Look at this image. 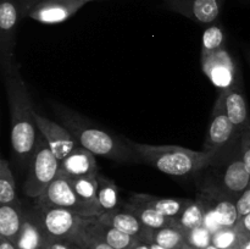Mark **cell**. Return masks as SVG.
Segmentation results:
<instances>
[{"mask_svg":"<svg viewBox=\"0 0 250 249\" xmlns=\"http://www.w3.org/2000/svg\"><path fill=\"white\" fill-rule=\"evenodd\" d=\"M2 78L11 119L12 149L20 160L29 161L38 145L41 132L34 120L36 111L26 83L22 78L19 63L7 72L2 73Z\"/></svg>","mask_w":250,"mask_h":249,"instance_id":"cell-1","label":"cell"},{"mask_svg":"<svg viewBox=\"0 0 250 249\" xmlns=\"http://www.w3.org/2000/svg\"><path fill=\"white\" fill-rule=\"evenodd\" d=\"M53 109L59 122L71 132L78 145L92 151L95 156H103L122 164L142 163L129 139L124 141L61 104H54Z\"/></svg>","mask_w":250,"mask_h":249,"instance_id":"cell-2","label":"cell"},{"mask_svg":"<svg viewBox=\"0 0 250 249\" xmlns=\"http://www.w3.org/2000/svg\"><path fill=\"white\" fill-rule=\"evenodd\" d=\"M194 176L199 192L217 193L237 200L250 186V176L241 155V141L214 154L211 163Z\"/></svg>","mask_w":250,"mask_h":249,"instance_id":"cell-3","label":"cell"},{"mask_svg":"<svg viewBox=\"0 0 250 249\" xmlns=\"http://www.w3.org/2000/svg\"><path fill=\"white\" fill-rule=\"evenodd\" d=\"M142 163L170 176L195 175L211 163L214 154L178 145H154L129 139Z\"/></svg>","mask_w":250,"mask_h":249,"instance_id":"cell-4","label":"cell"},{"mask_svg":"<svg viewBox=\"0 0 250 249\" xmlns=\"http://www.w3.org/2000/svg\"><path fill=\"white\" fill-rule=\"evenodd\" d=\"M60 160L54 155L48 143L41 134L38 145L29 160V168L23 183V192L27 197L37 199L41 197L51 182L58 177Z\"/></svg>","mask_w":250,"mask_h":249,"instance_id":"cell-5","label":"cell"},{"mask_svg":"<svg viewBox=\"0 0 250 249\" xmlns=\"http://www.w3.org/2000/svg\"><path fill=\"white\" fill-rule=\"evenodd\" d=\"M34 203L45 207L67 209L82 217H98L103 214L99 207L90 204L78 197L67 178L60 173L49 185L45 192L34 199Z\"/></svg>","mask_w":250,"mask_h":249,"instance_id":"cell-6","label":"cell"},{"mask_svg":"<svg viewBox=\"0 0 250 249\" xmlns=\"http://www.w3.org/2000/svg\"><path fill=\"white\" fill-rule=\"evenodd\" d=\"M242 133L231 122L225 110L224 95L220 93L211 112L209 129L203 144V151L216 154L241 141Z\"/></svg>","mask_w":250,"mask_h":249,"instance_id":"cell-7","label":"cell"},{"mask_svg":"<svg viewBox=\"0 0 250 249\" xmlns=\"http://www.w3.org/2000/svg\"><path fill=\"white\" fill-rule=\"evenodd\" d=\"M32 207L36 210L49 238L71 239L80 231L87 219L62 208L45 207L34 202Z\"/></svg>","mask_w":250,"mask_h":249,"instance_id":"cell-8","label":"cell"},{"mask_svg":"<svg viewBox=\"0 0 250 249\" xmlns=\"http://www.w3.org/2000/svg\"><path fill=\"white\" fill-rule=\"evenodd\" d=\"M21 19V9L16 0H0V68L2 73L17 63L14 50L17 24Z\"/></svg>","mask_w":250,"mask_h":249,"instance_id":"cell-9","label":"cell"},{"mask_svg":"<svg viewBox=\"0 0 250 249\" xmlns=\"http://www.w3.org/2000/svg\"><path fill=\"white\" fill-rule=\"evenodd\" d=\"M200 61H202L203 72L208 76L219 92H224L243 82L241 70L226 48L215 53L202 55Z\"/></svg>","mask_w":250,"mask_h":249,"instance_id":"cell-10","label":"cell"},{"mask_svg":"<svg viewBox=\"0 0 250 249\" xmlns=\"http://www.w3.org/2000/svg\"><path fill=\"white\" fill-rule=\"evenodd\" d=\"M165 7L192 21L211 24L217 21L226 0H163Z\"/></svg>","mask_w":250,"mask_h":249,"instance_id":"cell-11","label":"cell"},{"mask_svg":"<svg viewBox=\"0 0 250 249\" xmlns=\"http://www.w3.org/2000/svg\"><path fill=\"white\" fill-rule=\"evenodd\" d=\"M88 2L87 0H42L27 12L26 17L44 24L62 23Z\"/></svg>","mask_w":250,"mask_h":249,"instance_id":"cell-12","label":"cell"},{"mask_svg":"<svg viewBox=\"0 0 250 249\" xmlns=\"http://www.w3.org/2000/svg\"><path fill=\"white\" fill-rule=\"evenodd\" d=\"M34 120L49 148L60 161L63 160L78 145L71 132L60 122L51 121L50 119L37 112L34 114Z\"/></svg>","mask_w":250,"mask_h":249,"instance_id":"cell-13","label":"cell"},{"mask_svg":"<svg viewBox=\"0 0 250 249\" xmlns=\"http://www.w3.org/2000/svg\"><path fill=\"white\" fill-rule=\"evenodd\" d=\"M100 221L109 224L111 226L116 227L120 231L134 237L141 242H153V229L148 228L146 225L141 222V220L132 212L127 211L124 208H119L112 211L104 212L100 216H98Z\"/></svg>","mask_w":250,"mask_h":249,"instance_id":"cell-14","label":"cell"},{"mask_svg":"<svg viewBox=\"0 0 250 249\" xmlns=\"http://www.w3.org/2000/svg\"><path fill=\"white\" fill-rule=\"evenodd\" d=\"M224 103L227 116L242 134L250 131V112L247 102L243 82L224 90Z\"/></svg>","mask_w":250,"mask_h":249,"instance_id":"cell-15","label":"cell"},{"mask_svg":"<svg viewBox=\"0 0 250 249\" xmlns=\"http://www.w3.org/2000/svg\"><path fill=\"white\" fill-rule=\"evenodd\" d=\"M59 173L65 177L97 176L99 173L95 155L83 146L77 145L63 160L60 161Z\"/></svg>","mask_w":250,"mask_h":249,"instance_id":"cell-16","label":"cell"},{"mask_svg":"<svg viewBox=\"0 0 250 249\" xmlns=\"http://www.w3.org/2000/svg\"><path fill=\"white\" fill-rule=\"evenodd\" d=\"M192 200L188 198H163L148 193H132L127 202L151 208L165 216L177 219Z\"/></svg>","mask_w":250,"mask_h":249,"instance_id":"cell-17","label":"cell"},{"mask_svg":"<svg viewBox=\"0 0 250 249\" xmlns=\"http://www.w3.org/2000/svg\"><path fill=\"white\" fill-rule=\"evenodd\" d=\"M48 239L36 210L31 207L26 210L23 225L15 244L19 249H44Z\"/></svg>","mask_w":250,"mask_h":249,"instance_id":"cell-18","label":"cell"},{"mask_svg":"<svg viewBox=\"0 0 250 249\" xmlns=\"http://www.w3.org/2000/svg\"><path fill=\"white\" fill-rule=\"evenodd\" d=\"M198 199L215 212L222 227L237 226L239 215L236 208V200L212 192H199Z\"/></svg>","mask_w":250,"mask_h":249,"instance_id":"cell-19","label":"cell"},{"mask_svg":"<svg viewBox=\"0 0 250 249\" xmlns=\"http://www.w3.org/2000/svg\"><path fill=\"white\" fill-rule=\"evenodd\" d=\"M26 210L19 204H0V237L15 242L21 232Z\"/></svg>","mask_w":250,"mask_h":249,"instance_id":"cell-20","label":"cell"},{"mask_svg":"<svg viewBox=\"0 0 250 249\" xmlns=\"http://www.w3.org/2000/svg\"><path fill=\"white\" fill-rule=\"evenodd\" d=\"M121 207L124 208V209H126L127 211L136 215V216L141 220L142 224L146 225L148 228L153 229V231L165 228V227L168 226H173V225H177L176 219H171V217L165 216V215L160 214V212H158L156 210L148 207H144V205L124 202Z\"/></svg>","mask_w":250,"mask_h":249,"instance_id":"cell-21","label":"cell"},{"mask_svg":"<svg viewBox=\"0 0 250 249\" xmlns=\"http://www.w3.org/2000/svg\"><path fill=\"white\" fill-rule=\"evenodd\" d=\"M92 226L95 233L115 249H131L138 242L134 237L120 231L111 225L100 221L98 217H93Z\"/></svg>","mask_w":250,"mask_h":249,"instance_id":"cell-22","label":"cell"},{"mask_svg":"<svg viewBox=\"0 0 250 249\" xmlns=\"http://www.w3.org/2000/svg\"><path fill=\"white\" fill-rule=\"evenodd\" d=\"M97 198L103 214L121 208L124 202L120 198V190L117 188L116 183L100 172L97 175Z\"/></svg>","mask_w":250,"mask_h":249,"instance_id":"cell-23","label":"cell"},{"mask_svg":"<svg viewBox=\"0 0 250 249\" xmlns=\"http://www.w3.org/2000/svg\"><path fill=\"white\" fill-rule=\"evenodd\" d=\"M153 242L166 249H194L188 243L186 231L178 225L154 231Z\"/></svg>","mask_w":250,"mask_h":249,"instance_id":"cell-24","label":"cell"},{"mask_svg":"<svg viewBox=\"0 0 250 249\" xmlns=\"http://www.w3.org/2000/svg\"><path fill=\"white\" fill-rule=\"evenodd\" d=\"M92 221L93 217H87L80 231L68 241L73 242L78 249H115L95 233Z\"/></svg>","mask_w":250,"mask_h":249,"instance_id":"cell-25","label":"cell"},{"mask_svg":"<svg viewBox=\"0 0 250 249\" xmlns=\"http://www.w3.org/2000/svg\"><path fill=\"white\" fill-rule=\"evenodd\" d=\"M16 182L6 159L0 160V204H19Z\"/></svg>","mask_w":250,"mask_h":249,"instance_id":"cell-26","label":"cell"},{"mask_svg":"<svg viewBox=\"0 0 250 249\" xmlns=\"http://www.w3.org/2000/svg\"><path fill=\"white\" fill-rule=\"evenodd\" d=\"M205 208L199 199H193L189 204L186 207L182 214L176 219L177 225L186 232L190 229L198 228L204 226Z\"/></svg>","mask_w":250,"mask_h":249,"instance_id":"cell-27","label":"cell"},{"mask_svg":"<svg viewBox=\"0 0 250 249\" xmlns=\"http://www.w3.org/2000/svg\"><path fill=\"white\" fill-rule=\"evenodd\" d=\"M66 178L68 180L70 185L72 186L73 190L77 193L78 197L82 198V199L85 200V202L90 203V204L99 207V203H98V198H97V190H98L97 176H83V177H73V178L66 177Z\"/></svg>","mask_w":250,"mask_h":249,"instance_id":"cell-28","label":"cell"},{"mask_svg":"<svg viewBox=\"0 0 250 249\" xmlns=\"http://www.w3.org/2000/svg\"><path fill=\"white\" fill-rule=\"evenodd\" d=\"M226 33L220 23H211L203 33L202 38V55L215 53L225 48Z\"/></svg>","mask_w":250,"mask_h":249,"instance_id":"cell-29","label":"cell"},{"mask_svg":"<svg viewBox=\"0 0 250 249\" xmlns=\"http://www.w3.org/2000/svg\"><path fill=\"white\" fill-rule=\"evenodd\" d=\"M241 237L242 233L237 227H222L212 233L211 244L219 249H229L238 246Z\"/></svg>","mask_w":250,"mask_h":249,"instance_id":"cell-30","label":"cell"},{"mask_svg":"<svg viewBox=\"0 0 250 249\" xmlns=\"http://www.w3.org/2000/svg\"><path fill=\"white\" fill-rule=\"evenodd\" d=\"M186 236H187L188 243L194 249H204L211 244L212 233L204 226L187 231Z\"/></svg>","mask_w":250,"mask_h":249,"instance_id":"cell-31","label":"cell"},{"mask_svg":"<svg viewBox=\"0 0 250 249\" xmlns=\"http://www.w3.org/2000/svg\"><path fill=\"white\" fill-rule=\"evenodd\" d=\"M236 208L239 215V220L250 214V186L237 198Z\"/></svg>","mask_w":250,"mask_h":249,"instance_id":"cell-32","label":"cell"},{"mask_svg":"<svg viewBox=\"0 0 250 249\" xmlns=\"http://www.w3.org/2000/svg\"><path fill=\"white\" fill-rule=\"evenodd\" d=\"M241 155L250 176V131L243 133L241 137Z\"/></svg>","mask_w":250,"mask_h":249,"instance_id":"cell-33","label":"cell"},{"mask_svg":"<svg viewBox=\"0 0 250 249\" xmlns=\"http://www.w3.org/2000/svg\"><path fill=\"white\" fill-rule=\"evenodd\" d=\"M45 249H76V246L68 239L49 238L45 244Z\"/></svg>","mask_w":250,"mask_h":249,"instance_id":"cell-34","label":"cell"},{"mask_svg":"<svg viewBox=\"0 0 250 249\" xmlns=\"http://www.w3.org/2000/svg\"><path fill=\"white\" fill-rule=\"evenodd\" d=\"M237 228L239 229V232L243 234H248L250 236V214L247 215V216L242 217L241 220L237 224Z\"/></svg>","mask_w":250,"mask_h":249,"instance_id":"cell-35","label":"cell"},{"mask_svg":"<svg viewBox=\"0 0 250 249\" xmlns=\"http://www.w3.org/2000/svg\"><path fill=\"white\" fill-rule=\"evenodd\" d=\"M20 5V9H21V14L22 17H26L27 12L29 11L31 9V4H32V0H16Z\"/></svg>","mask_w":250,"mask_h":249,"instance_id":"cell-36","label":"cell"},{"mask_svg":"<svg viewBox=\"0 0 250 249\" xmlns=\"http://www.w3.org/2000/svg\"><path fill=\"white\" fill-rule=\"evenodd\" d=\"M0 249H19L15 242L0 237Z\"/></svg>","mask_w":250,"mask_h":249,"instance_id":"cell-37","label":"cell"},{"mask_svg":"<svg viewBox=\"0 0 250 249\" xmlns=\"http://www.w3.org/2000/svg\"><path fill=\"white\" fill-rule=\"evenodd\" d=\"M238 246L241 249H250V236L242 233L241 241H239Z\"/></svg>","mask_w":250,"mask_h":249,"instance_id":"cell-38","label":"cell"},{"mask_svg":"<svg viewBox=\"0 0 250 249\" xmlns=\"http://www.w3.org/2000/svg\"><path fill=\"white\" fill-rule=\"evenodd\" d=\"M131 249H150V246H149L148 242L138 241Z\"/></svg>","mask_w":250,"mask_h":249,"instance_id":"cell-39","label":"cell"},{"mask_svg":"<svg viewBox=\"0 0 250 249\" xmlns=\"http://www.w3.org/2000/svg\"><path fill=\"white\" fill-rule=\"evenodd\" d=\"M149 246H150V249H166V248H164V247L159 246V244L154 243V242H150V243H149Z\"/></svg>","mask_w":250,"mask_h":249,"instance_id":"cell-40","label":"cell"},{"mask_svg":"<svg viewBox=\"0 0 250 249\" xmlns=\"http://www.w3.org/2000/svg\"><path fill=\"white\" fill-rule=\"evenodd\" d=\"M39 1H42V0H32V4H31V9H32V7H33V6H34V5H36V4H38V2H39ZM87 1L92 2V1H98V0H87ZM31 9H29V10H31Z\"/></svg>","mask_w":250,"mask_h":249,"instance_id":"cell-41","label":"cell"},{"mask_svg":"<svg viewBox=\"0 0 250 249\" xmlns=\"http://www.w3.org/2000/svg\"><path fill=\"white\" fill-rule=\"evenodd\" d=\"M204 249H219V248H217V247H215L214 244H210V246H208L207 248H204Z\"/></svg>","mask_w":250,"mask_h":249,"instance_id":"cell-42","label":"cell"},{"mask_svg":"<svg viewBox=\"0 0 250 249\" xmlns=\"http://www.w3.org/2000/svg\"><path fill=\"white\" fill-rule=\"evenodd\" d=\"M247 59H248V62H249V65H250V50L248 51V53H247Z\"/></svg>","mask_w":250,"mask_h":249,"instance_id":"cell-43","label":"cell"},{"mask_svg":"<svg viewBox=\"0 0 250 249\" xmlns=\"http://www.w3.org/2000/svg\"><path fill=\"white\" fill-rule=\"evenodd\" d=\"M229 249H241V248H239V246H237V247H233V248H229Z\"/></svg>","mask_w":250,"mask_h":249,"instance_id":"cell-44","label":"cell"},{"mask_svg":"<svg viewBox=\"0 0 250 249\" xmlns=\"http://www.w3.org/2000/svg\"><path fill=\"white\" fill-rule=\"evenodd\" d=\"M75 246H76V244H75ZM76 248H77V246H76ZM78 249V248H77Z\"/></svg>","mask_w":250,"mask_h":249,"instance_id":"cell-45","label":"cell"},{"mask_svg":"<svg viewBox=\"0 0 250 249\" xmlns=\"http://www.w3.org/2000/svg\"><path fill=\"white\" fill-rule=\"evenodd\" d=\"M76 249H77V248H76Z\"/></svg>","mask_w":250,"mask_h":249,"instance_id":"cell-46","label":"cell"},{"mask_svg":"<svg viewBox=\"0 0 250 249\" xmlns=\"http://www.w3.org/2000/svg\"><path fill=\"white\" fill-rule=\"evenodd\" d=\"M44 249H45V248H44Z\"/></svg>","mask_w":250,"mask_h":249,"instance_id":"cell-47","label":"cell"}]
</instances>
